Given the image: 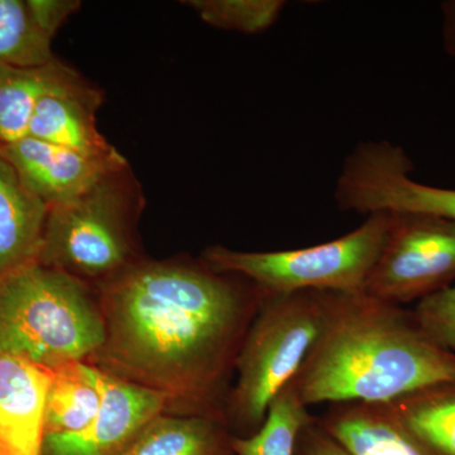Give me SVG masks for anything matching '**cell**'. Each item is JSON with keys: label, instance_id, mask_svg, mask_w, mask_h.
Segmentation results:
<instances>
[{"label": "cell", "instance_id": "6da1fadb", "mask_svg": "<svg viewBox=\"0 0 455 455\" xmlns=\"http://www.w3.org/2000/svg\"><path fill=\"white\" fill-rule=\"evenodd\" d=\"M203 266L140 263L101 286L99 370L158 392L188 415L226 421L228 374L263 293Z\"/></svg>", "mask_w": 455, "mask_h": 455}, {"label": "cell", "instance_id": "7a4b0ae2", "mask_svg": "<svg viewBox=\"0 0 455 455\" xmlns=\"http://www.w3.org/2000/svg\"><path fill=\"white\" fill-rule=\"evenodd\" d=\"M293 383L309 407L391 403L455 383V355L400 305L364 291H328L324 325Z\"/></svg>", "mask_w": 455, "mask_h": 455}, {"label": "cell", "instance_id": "3957f363", "mask_svg": "<svg viewBox=\"0 0 455 455\" xmlns=\"http://www.w3.org/2000/svg\"><path fill=\"white\" fill-rule=\"evenodd\" d=\"M106 340L100 301L85 281L38 262L0 277V355L56 370Z\"/></svg>", "mask_w": 455, "mask_h": 455}, {"label": "cell", "instance_id": "277c9868", "mask_svg": "<svg viewBox=\"0 0 455 455\" xmlns=\"http://www.w3.org/2000/svg\"><path fill=\"white\" fill-rule=\"evenodd\" d=\"M263 293V292H262ZM328 291L263 293L235 361L226 421L247 438L259 430L274 398L295 379L322 331Z\"/></svg>", "mask_w": 455, "mask_h": 455}, {"label": "cell", "instance_id": "5b68a950", "mask_svg": "<svg viewBox=\"0 0 455 455\" xmlns=\"http://www.w3.org/2000/svg\"><path fill=\"white\" fill-rule=\"evenodd\" d=\"M390 212H374L348 235L300 250L241 252L211 247L203 262L252 283L260 292L364 291L390 228Z\"/></svg>", "mask_w": 455, "mask_h": 455}, {"label": "cell", "instance_id": "8992f818", "mask_svg": "<svg viewBox=\"0 0 455 455\" xmlns=\"http://www.w3.org/2000/svg\"><path fill=\"white\" fill-rule=\"evenodd\" d=\"M125 170L49 209L38 263L83 281L109 278L130 266L131 190L123 179Z\"/></svg>", "mask_w": 455, "mask_h": 455}, {"label": "cell", "instance_id": "52a82bcc", "mask_svg": "<svg viewBox=\"0 0 455 455\" xmlns=\"http://www.w3.org/2000/svg\"><path fill=\"white\" fill-rule=\"evenodd\" d=\"M387 238L364 292L400 305L420 301L455 283V221L390 212Z\"/></svg>", "mask_w": 455, "mask_h": 455}, {"label": "cell", "instance_id": "ba28073f", "mask_svg": "<svg viewBox=\"0 0 455 455\" xmlns=\"http://www.w3.org/2000/svg\"><path fill=\"white\" fill-rule=\"evenodd\" d=\"M169 403L163 395L103 371V401L85 429L44 435L42 455H119Z\"/></svg>", "mask_w": 455, "mask_h": 455}, {"label": "cell", "instance_id": "9c48e42d", "mask_svg": "<svg viewBox=\"0 0 455 455\" xmlns=\"http://www.w3.org/2000/svg\"><path fill=\"white\" fill-rule=\"evenodd\" d=\"M0 149L26 187L49 209L71 202L110 173L127 169L125 158L100 160L32 137Z\"/></svg>", "mask_w": 455, "mask_h": 455}, {"label": "cell", "instance_id": "30bf717a", "mask_svg": "<svg viewBox=\"0 0 455 455\" xmlns=\"http://www.w3.org/2000/svg\"><path fill=\"white\" fill-rule=\"evenodd\" d=\"M52 371L0 355V455H42Z\"/></svg>", "mask_w": 455, "mask_h": 455}, {"label": "cell", "instance_id": "8fae6325", "mask_svg": "<svg viewBox=\"0 0 455 455\" xmlns=\"http://www.w3.org/2000/svg\"><path fill=\"white\" fill-rule=\"evenodd\" d=\"M103 95L82 77L51 92L38 101L28 136L100 160L123 156L99 132L95 114Z\"/></svg>", "mask_w": 455, "mask_h": 455}, {"label": "cell", "instance_id": "7c38bea8", "mask_svg": "<svg viewBox=\"0 0 455 455\" xmlns=\"http://www.w3.org/2000/svg\"><path fill=\"white\" fill-rule=\"evenodd\" d=\"M49 206L0 149V277L37 262Z\"/></svg>", "mask_w": 455, "mask_h": 455}, {"label": "cell", "instance_id": "4fadbf2b", "mask_svg": "<svg viewBox=\"0 0 455 455\" xmlns=\"http://www.w3.org/2000/svg\"><path fill=\"white\" fill-rule=\"evenodd\" d=\"M414 164L403 155L379 158L368 170L362 199L372 212H415L455 221V188H435L411 178Z\"/></svg>", "mask_w": 455, "mask_h": 455}, {"label": "cell", "instance_id": "5bb4252c", "mask_svg": "<svg viewBox=\"0 0 455 455\" xmlns=\"http://www.w3.org/2000/svg\"><path fill=\"white\" fill-rule=\"evenodd\" d=\"M319 423L350 455H427L387 403H338Z\"/></svg>", "mask_w": 455, "mask_h": 455}, {"label": "cell", "instance_id": "9a60e30c", "mask_svg": "<svg viewBox=\"0 0 455 455\" xmlns=\"http://www.w3.org/2000/svg\"><path fill=\"white\" fill-rule=\"evenodd\" d=\"M79 77L70 66L56 59L36 68L0 65V146L28 136L38 101Z\"/></svg>", "mask_w": 455, "mask_h": 455}, {"label": "cell", "instance_id": "2e32d148", "mask_svg": "<svg viewBox=\"0 0 455 455\" xmlns=\"http://www.w3.org/2000/svg\"><path fill=\"white\" fill-rule=\"evenodd\" d=\"M226 421L208 416H156L119 455H235Z\"/></svg>", "mask_w": 455, "mask_h": 455}, {"label": "cell", "instance_id": "e0dca14e", "mask_svg": "<svg viewBox=\"0 0 455 455\" xmlns=\"http://www.w3.org/2000/svg\"><path fill=\"white\" fill-rule=\"evenodd\" d=\"M101 401L103 371L84 361L56 368L47 394L44 435L85 429L97 418Z\"/></svg>", "mask_w": 455, "mask_h": 455}, {"label": "cell", "instance_id": "ac0fdd59", "mask_svg": "<svg viewBox=\"0 0 455 455\" xmlns=\"http://www.w3.org/2000/svg\"><path fill=\"white\" fill-rule=\"evenodd\" d=\"M427 455H455V383L434 386L387 403Z\"/></svg>", "mask_w": 455, "mask_h": 455}, {"label": "cell", "instance_id": "d6986e66", "mask_svg": "<svg viewBox=\"0 0 455 455\" xmlns=\"http://www.w3.org/2000/svg\"><path fill=\"white\" fill-rule=\"evenodd\" d=\"M293 379L272 401L262 427L247 438L233 436L235 455H295L302 429L314 420Z\"/></svg>", "mask_w": 455, "mask_h": 455}, {"label": "cell", "instance_id": "ffe728a7", "mask_svg": "<svg viewBox=\"0 0 455 455\" xmlns=\"http://www.w3.org/2000/svg\"><path fill=\"white\" fill-rule=\"evenodd\" d=\"M50 38L23 0H0V65L36 68L55 60Z\"/></svg>", "mask_w": 455, "mask_h": 455}, {"label": "cell", "instance_id": "44dd1931", "mask_svg": "<svg viewBox=\"0 0 455 455\" xmlns=\"http://www.w3.org/2000/svg\"><path fill=\"white\" fill-rule=\"evenodd\" d=\"M204 22L215 28L257 35L271 28L283 13V0H188Z\"/></svg>", "mask_w": 455, "mask_h": 455}, {"label": "cell", "instance_id": "7402d4cb", "mask_svg": "<svg viewBox=\"0 0 455 455\" xmlns=\"http://www.w3.org/2000/svg\"><path fill=\"white\" fill-rule=\"evenodd\" d=\"M412 314L431 340L455 355V283L419 301Z\"/></svg>", "mask_w": 455, "mask_h": 455}, {"label": "cell", "instance_id": "603a6c76", "mask_svg": "<svg viewBox=\"0 0 455 455\" xmlns=\"http://www.w3.org/2000/svg\"><path fill=\"white\" fill-rule=\"evenodd\" d=\"M27 3L36 22L50 38L82 5L77 0H27Z\"/></svg>", "mask_w": 455, "mask_h": 455}, {"label": "cell", "instance_id": "cb8c5ba5", "mask_svg": "<svg viewBox=\"0 0 455 455\" xmlns=\"http://www.w3.org/2000/svg\"><path fill=\"white\" fill-rule=\"evenodd\" d=\"M295 455H350L322 427L317 419L302 429L296 444Z\"/></svg>", "mask_w": 455, "mask_h": 455}, {"label": "cell", "instance_id": "d4e9b609", "mask_svg": "<svg viewBox=\"0 0 455 455\" xmlns=\"http://www.w3.org/2000/svg\"><path fill=\"white\" fill-rule=\"evenodd\" d=\"M440 9H442L443 47L449 56L455 59V0L443 2Z\"/></svg>", "mask_w": 455, "mask_h": 455}]
</instances>
